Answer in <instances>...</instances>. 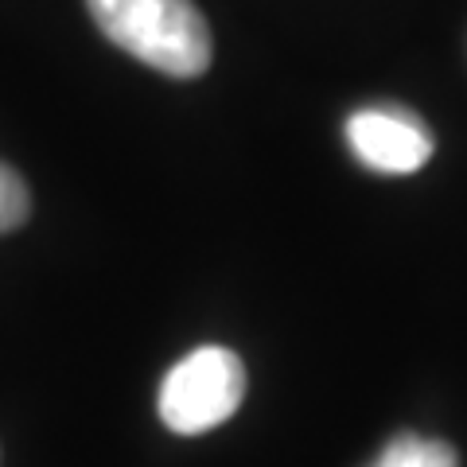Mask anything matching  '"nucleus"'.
Listing matches in <instances>:
<instances>
[{
	"label": "nucleus",
	"mask_w": 467,
	"mask_h": 467,
	"mask_svg": "<svg viewBox=\"0 0 467 467\" xmlns=\"http://www.w3.org/2000/svg\"><path fill=\"white\" fill-rule=\"evenodd\" d=\"M245 398V367L226 347H199L168 370L160 386V417L180 436H199L234 417Z\"/></svg>",
	"instance_id": "f257e3e1"
},
{
	"label": "nucleus",
	"mask_w": 467,
	"mask_h": 467,
	"mask_svg": "<svg viewBox=\"0 0 467 467\" xmlns=\"http://www.w3.org/2000/svg\"><path fill=\"white\" fill-rule=\"evenodd\" d=\"M211 27L192 0H168L156 32L137 55L144 67L171 78H195L211 67Z\"/></svg>",
	"instance_id": "7ed1b4c3"
},
{
	"label": "nucleus",
	"mask_w": 467,
	"mask_h": 467,
	"mask_svg": "<svg viewBox=\"0 0 467 467\" xmlns=\"http://www.w3.org/2000/svg\"><path fill=\"white\" fill-rule=\"evenodd\" d=\"M27 211H32V195H27V183L20 180L16 168L0 164V234L24 226Z\"/></svg>",
	"instance_id": "423d86ee"
},
{
	"label": "nucleus",
	"mask_w": 467,
	"mask_h": 467,
	"mask_svg": "<svg viewBox=\"0 0 467 467\" xmlns=\"http://www.w3.org/2000/svg\"><path fill=\"white\" fill-rule=\"evenodd\" d=\"M347 144L358 164L382 175H413L432 156V133L425 121L398 106L355 109L347 117Z\"/></svg>",
	"instance_id": "f03ea898"
},
{
	"label": "nucleus",
	"mask_w": 467,
	"mask_h": 467,
	"mask_svg": "<svg viewBox=\"0 0 467 467\" xmlns=\"http://www.w3.org/2000/svg\"><path fill=\"white\" fill-rule=\"evenodd\" d=\"M86 5H90V16L101 27V36L137 58L156 32L168 0H86Z\"/></svg>",
	"instance_id": "20e7f679"
},
{
	"label": "nucleus",
	"mask_w": 467,
	"mask_h": 467,
	"mask_svg": "<svg viewBox=\"0 0 467 467\" xmlns=\"http://www.w3.org/2000/svg\"><path fill=\"white\" fill-rule=\"evenodd\" d=\"M370 467H460V460L444 441H425L417 432H401L393 436Z\"/></svg>",
	"instance_id": "39448f33"
}]
</instances>
